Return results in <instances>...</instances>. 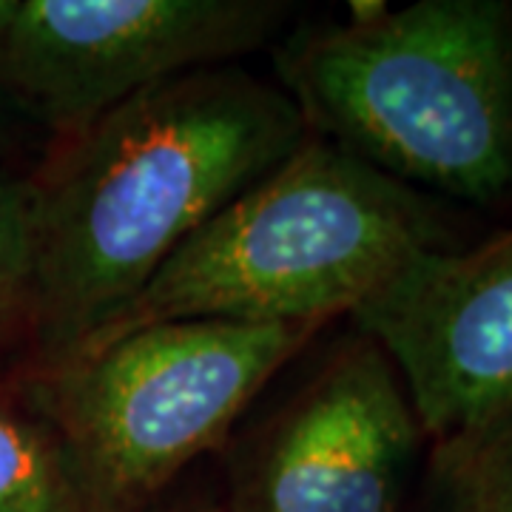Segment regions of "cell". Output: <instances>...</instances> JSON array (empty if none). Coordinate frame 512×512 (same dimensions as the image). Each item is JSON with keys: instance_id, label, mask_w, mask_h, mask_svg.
<instances>
[{"instance_id": "cell-13", "label": "cell", "mask_w": 512, "mask_h": 512, "mask_svg": "<svg viewBox=\"0 0 512 512\" xmlns=\"http://www.w3.org/2000/svg\"><path fill=\"white\" fill-rule=\"evenodd\" d=\"M168 512H222L214 507H183V510H168Z\"/></svg>"}, {"instance_id": "cell-4", "label": "cell", "mask_w": 512, "mask_h": 512, "mask_svg": "<svg viewBox=\"0 0 512 512\" xmlns=\"http://www.w3.org/2000/svg\"><path fill=\"white\" fill-rule=\"evenodd\" d=\"M325 325L180 319L23 370L94 512H148Z\"/></svg>"}, {"instance_id": "cell-12", "label": "cell", "mask_w": 512, "mask_h": 512, "mask_svg": "<svg viewBox=\"0 0 512 512\" xmlns=\"http://www.w3.org/2000/svg\"><path fill=\"white\" fill-rule=\"evenodd\" d=\"M15 12H18V0H0V37L6 35Z\"/></svg>"}, {"instance_id": "cell-2", "label": "cell", "mask_w": 512, "mask_h": 512, "mask_svg": "<svg viewBox=\"0 0 512 512\" xmlns=\"http://www.w3.org/2000/svg\"><path fill=\"white\" fill-rule=\"evenodd\" d=\"M441 248L456 245L430 202L308 134L77 350L180 319L328 328L404 262Z\"/></svg>"}, {"instance_id": "cell-3", "label": "cell", "mask_w": 512, "mask_h": 512, "mask_svg": "<svg viewBox=\"0 0 512 512\" xmlns=\"http://www.w3.org/2000/svg\"><path fill=\"white\" fill-rule=\"evenodd\" d=\"M313 137L404 185L512 197V3L421 0L370 23L308 26L276 52Z\"/></svg>"}, {"instance_id": "cell-6", "label": "cell", "mask_w": 512, "mask_h": 512, "mask_svg": "<svg viewBox=\"0 0 512 512\" xmlns=\"http://www.w3.org/2000/svg\"><path fill=\"white\" fill-rule=\"evenodd\" d=\"M424 441L402 376L356 330L242 441L225 512H402Z\"/></svg>"}, {"instance_id": "cell-1", "label": "cell", "mask_w": 512, "mask_h": 512, "mask_svg": "<svg viewBox=\"0 0 512 512\" xmlns=\"http://www.w3.org/2000/svg\"><path fill=\"white\" fill-rule=\"evenodd\" d=\"M308 134L279 86L220 66L57 137L29 177L32 333L20 367H49L80 348Z\"/></svg>"}, {"instance_id": "cell-10", "label": "cell", "mask_w": 512, "mask_h": 512, "mask_svg": "<svg viewBox=\"0 0 512 512\" xmlns=\"http://www.w3.org/2000/svg\"><path fill=\"white\" fill-rule=\"evenodd\" d=\"M32 191L29 177H0V376L32 333Z\"/></svg>"}, {"instance_id": "cell-7", "label": "cell", "mask_w": 512, "mask_h": 512, "mask_svg": "<svg viewBox=\"0 0 512 512\" xmlns=\"http://www.w3.org/2000/svg\"><path fill=\"white\" fill-rule=\"evenodd\" d=\"M350 316L402 376L433 456L512 410V225L413 256Z\"/></svg>"}, {"instance_id": "cell-11", "label": "cell", "mask_w": 512, "mask_h": 512, "mask_svg": "<svg viewBox=\"0 0 512 512\" xmlns=\"http://www.w3.org/2000/svg\"><path fill=\"white\" fill-rule=\"evenodd\" d=\"M387 9H390V6H387V3H379V0H350V23H370V20H376L379 15H384Z\"/></svg>"}, {"instance_id": "cell-5", "label": "cell", "mask_w": 512, "mask_h": 512, "mask_svg": "<svg viewBox=\"0 0 512 512\" xmlns=\"http://www.w3.org/2000/svg\"><path fill=\"white\" fill-rule=\"evenodd\" d=\"M282 0H18L0 94L57 137L183 74L231 66L291 15Z\"/></svg>"}, {"instance_id": "cell-9", "label": "cell", "mask_w": 512, "mask_h": 512, "mask_svg": "<svg viewBox=\"0 0 512 512\" xmlns=\"http://www.w3.org/2000/svg\"><path fill=\"white\" fill-rule=\"evenodd\" d=\"M439 512H512V410L476 439L433 456Z\"/></svg>"}, {"instance_id": "cell-8", "label": "cell", "mask_w": 512, "mask_h": 512, "mask_svg": "<svg viewBox=\"0 0 512 512\" xmlns=\"http://www.w3.org/2000/svg\"><path fill=\"white\" fill-rule=\"evenodd\" d=\"M0 512H94L57 427L18 373L0 376Z\"/></svg>"}]
</instances>
